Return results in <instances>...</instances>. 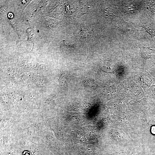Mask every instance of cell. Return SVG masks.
Returning <instances> with one entry per match:
<instances>
[{"instance_id":"52a82bcc","label":"cell","mask_w":155,"mask_h":155,"mask_svg":"<svg viewBox=\"0 0 155 155\" xmlns=\"http://www.w3.org/2000/svg\"><path fill=\"white\" fill-rule=\"evenodd\" d=\"M7 17L9 19H12L13 17V13L11 12H9L8 13Z\"/></svg>"},{"instance_id":"277c9868","label":"cell","mask_w":155,"mask_h":155,"mask_svg":"<svg viewBox=\"0 0 155 155\" xmlns=\"http://www.w3.org/2000/svg\"><path fill=\"white\" fill-rule=\"evenodd\" d=\"M84 86L87 88H94L96 86V83L94 80L91 79H86L83 81Z\"/></svg>"},{"instance_id":"6da1fadb","label":"cell","mask_w":155,"mask_h":155,"mask_svg":"<svg viewBox=\"0 0 155 155\" xmlns=\"http://www.w3.org/2000/svg\"><path fill=\"white\" fill-rule=\"evenodd\" d=\"M147 9L150 19L155 23V1H149L147 3Z\"/></svg>"},{"instance_id":"3957f363","label":"cell","mask_w":155,"mask_h":155,"mask_svg":"<svg viewBox=\"0 0 155 155\" xmlns=\"http://www.w3.org/2000/svg\"><path fill=\"white\" fill-rule=\"evenodd\" d=\"M61 75L60 77L61 84L63 87L66 88L67 87L68 84V76L66 72H63V74Z\"/></svg>"},{"instance_id":"5b68a950","label":"cell","mask_w":155,"mask_h":155,"mask_svg":"<svg viewBox=\"0 0 155 155\" xmlns=\"http://www.w3.org/2000/svg\"><path fill=\"white\" fill-rule=\"evenodd\" d=\"M90 30L88 28H81L80 30V34L82 37L84 38L89 37L91 35L90 34Z\"/></svg>"},{"instance_id":"8992f818","label":"cell","mask_w":155,"mask_h":155,"mask_svg":"<svg viewBox=\"0 0 155 155\" xmlns=\"http://www.w3.org/2000/svg\"><path fill=\"white\" fill-rule=\"evenodd\" d=\"M63 42H64V45L68 48H74L75 47V43L72 41L69 40H66Z\"/></svg>"},{"instance_id":"7a4b0ae2","label":"cell","mask_w":155,"mask_h":155,"mask_svg":"<svg viewBox=\"0 0 155 155\" xmlns=\"http://www.w3.org/2000/svg\"><path fill=\"white\" fill-rule=\"evenodd\" d=\"M152 38L155 36V23H148L142 26Z\"/></svg>"},{"instance_id":"ba28073f","label":"cell","mask_w":155,"mask_h":155,"mask_svg":"<svg viewBox=\"0 0 155 155\" xmlns=\"http://www.w3.org/2000/svg\"><path fill=\"white\" fill-rule=\"evenodd\" d=\"M151 130L152 133L155 134V126H154L152 127Z\"/></svg>"}]
</instances>
